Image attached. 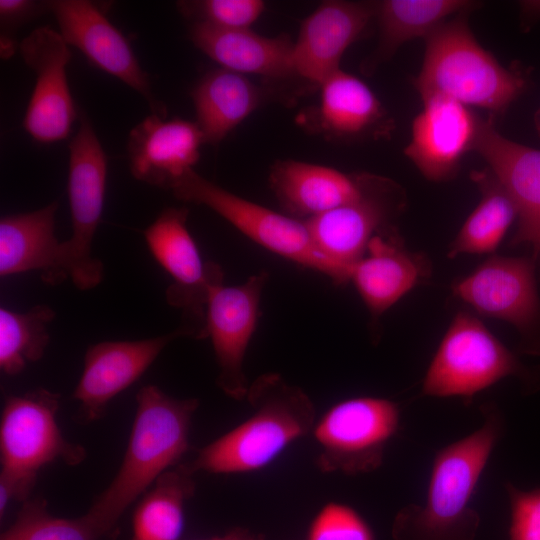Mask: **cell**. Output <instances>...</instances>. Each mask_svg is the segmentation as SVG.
<instances>
[{
	"label": "cell",
	"mask_w": 540,
	"mask_h": 540,
	"mask_svg": "<svg viewBox=\"0 0 540 540\" xmlns=\"http://www.w3.org/2000/svg\"><path fill=\"white\" fill-rule=\"evenodd\" d=\"M482 426L442 448L434 458L423 505L408 504L392 524L394 540H474L480 524L471 498L504 431L494 403L481 406Z\"/></svg>",
	"instance_id": "obj_1"
},
{
	"label": "cell",
	"mask_w": 540,
	"mask_h": 540,
	"mask_svg": "<svg viewBox=\"0 0 540 540\" xmlns=\"http://www.w3.org/2000/svg\"><path fill=\"white\" fill-rule=\"evenodd\" d=\"M121 465L108 487L85 513L103 536L111 532L128 507L189 448V432L198 408L196 398H174L158 386L142 387Z\"/></svg>",
	"instance_id": "obj_2"
},
{
	"label": "cell",
	"mask_w": 540,
	"mask_h": 540,
	"mask_svg": "<svg viewBox=\"0 0 540 540\" xmlns=\"http://www.w3.org/2000/svg\"><path fill=\"white\" fill-rule=\"evenodd\" d=\"M246 398L252 414L203 447L189 464L194 472L240 474L263 469L316 423L309 396L277 373L257 377Z\"/></svg>",
	"instance_id": "obj_3"
},
{
	"label": "cell",
	"mask_w": 540,
	"mask_h": 540,
	"mask_svg": "<svg viewBox=\"0 0 540 540\" xmlns=\"http://www.w3.org/2000/svg\"><path fill=\"white\" fill-rule=\"evenodd\" d=\"M469 12L446 20L425 38L414 86L421 99L442 95L468 107L501 114L524 91L526 82L476 40L467 22Z\"/></svg>",
	"instance_id": "obj_4"
},
{
	"label": "cell",
	"mask_w": 540,
	"mask_h": 540,
	"mask_svg": "<svg viewBox=\"0 0 540 540\" xmlns=\"http://www.w3.org/2000/svg\"><path fill=\"white\" fill-rule=\"evenodd\" d=\"M59 394L39 388L6 398L0 421V515L10 500L26 501L39 471L62 461L78 465L86 458L82 445L63 436L58 423Z\"/></svg>",
	"instance_id": "obj_5"
},
{
	"label": "cell",
	"mask_w": 540,
	"mask_h": 540,
	"mask_svg": "<svg viewBox=\"0 0 540 540\" xmlns=\"http://www.w3.org/2000/svg\"><path fill=\"white\" fill-rule=\"evenodd\" d=\"M184 202L204 205L265 249L328 277L335 285L348 275L316 248L308 227L299 220L242 198L188 170L170 189Z\"/></svg>",
	"instance_id": "obj_6"
},
{
	"label": "cell",
	"mask_w": 540,
	"mask_h": 540,
	"mask_svg": "<svg viewBox=\"0 0 540 540\" xmlns=\"http://www.w3.org/2000/svg\"><path fill=\"white\" fill-rule=\"evenodd\" d=\"M508 376L520 378L529 390L538 383V375L522 364L478 318L461 311L450 323L427 369L422 394L470 400Z\"/></svg>",
	"instance_id": "obj_7"
},
{
	"label": "cell",
	"mask_w": 540,
	"mask_h": 540,
	"mask_svg": "<svg viewBox=\"0 0 540 540\" xmlns=\"http://www.w3.org/2000/svg\"><path fill=\"white\" fill-rule=\"evenodd\" d=\"M80 126L69 143L68 199L72 235L64 241L66 269L76 288L90 290L104 276L102 262L92 245L101 220L107 178V156L90 119L83 112Z\"/></svg>",
	"instance_id": "obj_8"
},
{
	"label": "cell",
	"mask_w": 540,
	"mask_h": 540,
	"mask_svg": "<svg viewBox=\"0 0 540 540\" xmlns=\"http://www.w3.org/2000/svg\"><path fill=\"white\" fill-rule=\"evenodd\" d=\"M399 424L400 409L391 400L364 396L336 403L312 430L319 468L346 475L375 471Z\"/></svg>",
	"instance_id": "obj_9"
},
{
	"label": "cell",
	"mask_w": 540,
	"mask_h": 540,
	"mask_svg": "<svg viewBox=\"0 0 540 540\" xmlns=\"http://www.w3.org/2000/svg\"><path fill=\"white\" fill-rule=\"evenodd\" d=\"M188 209L168 207L144 230V238L155 260L168 272L172 283L167 302L181 311L178 328L185 337L207 338L206 313L210 291L222 283L221 266L203 261L187 227Z\"/></svg>",
	"instance_id": "obj_10"
},
{
	"label": "cell",
	"mask_w": 540,
	"mask_h": 540,
	"mask_svg": "<svg viewBox=\"0 0 540 540\" xmlns=\"http://www.w3.org/2000/svg\"><path fill=\"white\" fill-rule=\"evenodd\" d=\"M404 204L403 191L396 182L362 173L357 198L305 223L318 251L350 279L351 268L363 257L370 240L393 225Z\"/></svg>",
	"instance_id": "obj_11"
},
{
	"label": "cell",
	"mask_w": 540,
	"mask_h": 540,
	"mask_svg": "<svg viewBox=\"0 0 540 540\" xmlns=\"http://www.w3.org/2000/svg\"><path fill=\"white\" fill-rule=\"evenodd\" d=\"M453 292L478 313L514 325L523 352L540 355V298L531 258L492 256Z\"/></svg>",
	"instance_id": "obj_12"
},
{
	"label": "cell",
	"mask_w": 540,
	"mask_h": 540,
	"mask_svg": "<svg viewBox=\"0 0 540 540\" xmlns=\"http://www.w3.org/2000/svg\"><path fill=\"white\" fill-rule=\"evenodd\" d=\"M269 276L266 271L244 283L212 287L207 303L206 329L218 365L217 384L229 397L246 398L249 383L244 361L260 316V303Z\"/></svg>",
	"instance_id": "obj_13"
},
{
	"label": "cell",
	"mask_w": 540,
	"mask_h": 540,
	"mask_svg": "<svg viewBox=\"0 0 540 540\" xmlns=\"http://www.w3.org/2000/svg\"><path fill=\"white\" fill-rule=\"evenodd\" d=\"M60 32L38 27L19 44L20 54L35 73V85L23 120L37 142L65 139L78 116L69 89L66 67L72 54Z\"/></svg>",
	"instance_id": "obj_14"
},
{
	"label": "cell",
	"mask_w": 540,
	"mask_h": 540,
	"mask_svg": "<svg viewBox=\"0 0 540 540\" xmlns=\"http://www.w3.org/2000/svg\"><path fill=\"white\" fill-rule=\"evenodd\" d=\"M60 34L95 67L118 78L139 93L152 114L162 117L166 109L151 89L148 75L141 68L126 37L108 20L100 8L87 0L48 1Z\"/></svg>",
	"instance_id": "obj_15"
},
{
	"label": "cell",
	"mask_w": 540,
	"mask_h": 540,
	"mask_svg": "<svg viewBox=\"0 0 540 540\" xmlns=\"http://www.w3.org/2000/svg\"><path fill=\"white\" fill-rule=\"evenodd\" d=\"M422 104L404 154L427 180L445 181L457 172L463 156L474 150L483 119L442 95L422 98Z\"/></svg>",
	"instance_id": "obj_16"
},
{
	"label": "cell",
	"mask_w": 540,
	"mask_h": 540,
	"mask_svg": "<svg viewBox=\"0 0 540 540\" xmlns=\"http://www.w3.org/2000/svg\"><path fill=\"white\" fill-rule=\"evenodd\" d=\"M185 337L180 328L141 340L103 341L84 355L83 370L73 392L79 402V418L99 419L108 403L137 381L173 340Z\"/></svg>",
	"instance_id": "obj_17"
},
{
	"label": "cell",
	"mask_w": 540,
	"mask_h": 540,
	"mask_svg": "<svg viewBox=\"0 0 540 540\" xmlns=\"http://www.w3.org/2000/svg\"><path fill=\"white\" fill-rule=\"evenodd\" d=\"M376 15V4L324 1L300 26L293 43L296 76L320 86L340 70V61Z\"/></svg>",
	"instance_id": "obj_18"
},
{
	"label": "cell",
	"mask_w": 540,
	"mask_h": 540,
	"mask_svg": "<svg viewBox=\"0 0 540 540\" xmlns=\"http://www.w3.org/2000/svg\"><path fill=\"white\" fill-rule=\"evenodd\" d=\"M164 118L151 114L138 123L129 134L127 150L135 179L171 189L181 176L194 169L205 141L196 122Z\"/></svg>",
	"instance_id": "obj_19"
},
{
	"label": "cell",
	"mask_w": 540,
	"mask_h": 540,
	"mask_svg": "<svg viewBox=\"0 0 540 540\" xmlns=\"http://www.w3.org/2000/svg\"><path fill=\"white\" fill-rule=\"evenodd\" d=\"M474 150L507 191L517 210L513 245L540 243V150L501 135L482 121Z\"/></svg>",
	"instance_id": "obj_20"
},
{
	"label": "cell",
	"mask_w": 540,
	"mask_h": 540,
	"mask_svg": "<svg viewBox=\"0 0 540 540\" xmlns=\"http://www.w3.org/2000/svg\"><path fill=\"white\" fill-rule=\"evenodd\" d=\"M422 256L408 251L394 225L369 242L363 257L351 268L352 282L373 320L406 295L427 274Z\"/></svg>",
	"instance_id": "obj_21"
},
{
	"label": "cell",
	"mask_w": 540,
	"mask_h": 540,
	"mask_svg": "<svg viewBox=\"0 0 540 540\" xmlns=\"http://www.w3.org/2000/svg\"><path fill=\"white\" fill-rule=\"evenodd\" d=\"M57 202L0 219V276L39 271L49 285L69 279L64 241L55 235Z\"/></svg>",
	"instance_id": "obj_22"
},
{
	"label": "cell",
	"mask_w": 540,
	"mask_h": 540,
	"mask_svg": "<svg viewBox=\"0 0 540 540\" xmlns=\"http://www.w3.org/2000/svg\"><path fill=\"white\" fill-rule=\"evenodd\" d=\"M270 187L286 215L308 220L357 198L362 173L297 160L277 161L269 174Z\"/></svg>",
	"instance_id": "obj_23"
},
{
	"label": "cell",
	"mask_w": 540,
	"mask_h": 540,
	"mask_svg": "<svg viewBox=\"0 0 540 540\" xmlns=\"http://www.w3.org/2000/svg\"><path fill=\"white\" fill-rule=\"evenodd\" d=\"M193 44L221 68L271 79L296 76L293 43L288 36L267 37L251 29H225L194 22L189 31Z\"/></svg>",
	"instance_id": "obj_24"
},
{
	"label": "cell",
	"mask_w": 540,
	"mask_h": 540,
	"mask_svg": "<svg viewBox=\"0 0 540 540\" xmlns=\"http://www.w3.org/2000/svg\"><path fill=\"white\" fill-rule=\"evenodd\" d=\"M191 97L205 143L216 145L257 109L262 90L246 75L220 67L200 78Z\"/></svg>",
	"instance_id": "obj_25"
},
{
	"label": "cell",
	"mask_w": 540,
	"mask_h": 540,
	"mask_svg": "<svg viewBox=\"0 0 540 540\" xmlns=\"http://www.w3.org/2000/svg\"><path fill=\"white\" fill-rule=\"evenodd\" d=\"M317 124L326 135L351 139L374 132L383 124L380 100L361 79L338 70L320 84Z\"/></svg>",
	"instance_id": "obj_26"
},
{
	"label": "cell",
	"mask_w": 540,
	"mask_h": 540,
	"mask_svg": "<svg viewBox=\"0 0 540 540\" xmlns=\"http://www.w3.org/2000/svg\"><path fill=\"white\" fill-rule=\"evenodd\" d=\"M190 465L165 471L142 497L134 510L130 540H179L184 527V509L196 483Z\"/></svg>",
	"instance_id": "obj_27"
},
{
	"label": "cell",
	"mask_w": 540,
	"mask_h": 540,
	"mask_svg": "<svg viewBox=\"0 0 540 540\" xmlns=\"http://www.w3.org/2000/svg\"><path fill=\"white\" fill-rule=\"evenodd\" d=\"M462 0H384L376 4L379 43L372 64L389 59L404 43L426 38L454 14L471 11Z\"/></svg>",
	"instance_id": "obj_28"
},
{
	"label": "cell",
	"mask_w": 540,
	"mask_h": 540,
	"mask_svg": "<svg viewBox=\"0 0 540 540\" xmlns=\"http://www.w3.org/2000/svg\"><path fill=\"white\" fill-rule=\"evenodd\" d=\"M471 178L481 199L450 244L449 258L494 252L517 218L514 202L489 168L473 171Z\"/></svg>",
	"instance_id": "obj_29"
},
{
	"label": "cell",
	"mask_w": 540,
	"mask_h": 540,
	"mask_svg": "<svg viewBox=\"0 0 540 540\" xmlns=\"http://www.w3.org/2000/svg\"><path fill=\"white\" fill-rule=\"evenodd\" d=\"M55 316L46 304L25 312L0 308V369L4 374L18 375L44 356L50 342L48 327Z\"/></svg>",
	"instance_id": "obj_30"
},
{
	"label": "cell",
	"mask_w": 540,
	"mask_h": 540,
	"mask_svg": "<svg viewBox=\"0 0 540 540\" xmlns=\"http://www.w3.org/2000/svg\"><path fill=\"white\" fill-rule=\"evenodd\" d=\"M103 535L86 515L61 518L52 515L42 498L24 501L13 524L0 540H99Z\"/></svg>",
	"instance_id": "obj_31"
},
{
	"label": "cell",
	"mask_w": 540,
	"mask_h": 540,
	"mask_svg": "<svg viewBox=\"0 0 540 540\" xmlns=\"http://www.w3.org/2000/svg\"><path fill=\"white\" fill-rule=\"evenodd\" d=\"M178 7L194 22L225 29H250L263 13L265 4L260 0H201L181 1Z\"/></svg>",
	"instance_id": "obj_32"
},
{
	"label": "cell",
	"mask_w": 540,
	"mask_h": 540,
	"mask_svg": "<svg viewBox=\"0 0 540 540\" xmlns=\"http://www.w3.org/2000/svg\"><path fill=\"white\" fill-rule=\"evenodd\" d=\"M307 540H374V536L367 522L353 508L330 502L313 519Z\"/></svg>",
	"instance_id": "obj_33"
},
{
	"label": "cell",
	"mask_w": 540,
	"mask_h": 540,
	"mask_svg": "<svg viewBox=\"0 0 540 540\" xmlns=\"http://www.w3.org/2000/svg\"><path fill=\"white\" fill-rule=\"evenodd\" d=\"M510 504L509 540H540V488L524 491L505 485Z\"/></svg>",
	"instance_id": "obj_34"
},
{
	"label": "cell",
	"mask_w": 540,
	"mask_h": 540,
	"mask_svg": "<svg viewBox=\"0 0 540 540\" xmlns=\"http://www.w3.org/2000/svg\"><path fill=\"white\" fill-rule=\"evenodd\" d=\"M44 10L49 11L48 2L30 0H0V20L2 29H16L38 16Z\"/></svg>",
	"instance_id": "obj_35"
},
{
	"label": "cell",
	"mask_w": 540,
	"mask_h": 540,
	"mask_svg": "<svg viewBox=\"0 0 540 540\" xmlns=\"http://www.w3.org/2000/svg\"><path fill=\"white\" fill-rule=\"evenodd\" d=\"M206 540H263V537L244 528H235L224 535Z\"/></svg>",
	"instance_id": "obj_36"
},
{
	"label": "cell",
	"mask_w": 540,
	"mask_h": 540,
	"mask_svg": "<svg viewBox=\"0 0 540 540\" xmlns=\"http://www.w3.org/2000/svg\"><path fill=\"white\" fill-rule=\"evenodd\" d=\"M539 120L537 121L538 125L540 126V116H538Z\"/></svg>",
	"instance_id": "obj_37"
},
{
	"label": "cell",
	"mask_w": 540,
	"mask_h": 540,
	"mask_svg": "<svg viewBox=\"0 0 540 540\" xmlns=\"http://www.w3.org/2000/svg\"><path fill=\"white\" fill-rule=\"evenodd\" d=\"M538 247H540V243H539Z\"/></svg>",
	"instance_id": "obj_38"
}]
</instances>
